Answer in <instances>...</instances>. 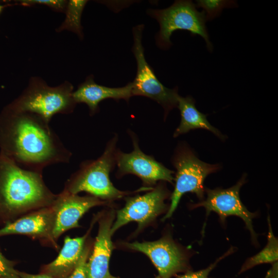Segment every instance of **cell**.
<instances>
[{"label": "cell", "mask_w": 278, "mask_h": 278, "mask_svg": "<svg viewBox=\"0 0 278 278\" xmlns=\"http://www.w3.org/2000/svg\"><path fill=\"white\" fill-rule=\"evenodd\" d=\"M177 107L180 112L181 121L173 133V137L193 130L202 129L211 132L222 141L225 140V136L210 124L207 119V115L196 108L195 100L192 96L183 97L180 96Z\"/></svg>", "instance_id": "obj_17"}, {"label": "cell", "mask_w": 278, "mask_h": 278, "mask_svg": "<svg viewBox=\"0 0 278 278\" xmlns=\"http://www.w3.org/2000/svg\"><path fill=\"white\" fill-rule=\"evenodd\" d=\"M129 134L132 138L133 150L131 152L126 153L117 149L116 155V165L118 168L117 176L134 175L147 186L155 185L159 181L172 183L175 179L172 175L173 171L166 168L153 157L143 152L134 133L129 131Z\"/></svg>", "instance_id": "obj_9"}, {"label": "cell", "mask_w": 278, "mask_h": 278, "mask_svg": "<svg viewBox=\"0 0 278 278\" xmlns=\"http://www.w3.org/2000/svg\"><path fill=\"white\" fill-rule=\"evenodd\" d=\"M195 5L203 9L206 21L218 16L224 8L237 6L235 1L226 0H198Z\"/></svg>", "instance_id": "obj_20"}, {"label": "cell", "mask_w": 278, "mask_h": 278, "mask_svg": "<svg viewBox=\"0 0 278 278\" xmlns=\"http://www.w3.org/2000/svg\"><path fill=\"white\" fill-rule=\"evenodd\" d=\"M4 8V6H3L0 4V14L2 13Z\"/></svg>", "instance_id": "obj_27"}, {"label": "cell", "mask_w": 278, "mask_h": 278, "mask_svg": "<svg viewBox=\"0 0 278 278\" xmlns=\"http://www.w3.org/2000/svg\"><path fill=\"white\" fill-rule=\"evenodd\" d=\"M110 278H119V277H115V276H113L111 275ZM155 278H161V277L159 275V276H157Z\"/></svg>", "instance_id": "obj_28"}, {"label": "cell", "mask_w": 278, "mask_h": 278, "mask_svg": "<svg viewBox=\"0 0 278 278\" xmlns=\"http://www.w3.org/2000/svg\"><path fill=\"white\" fill-rule=\"evenodd\" d=\"M73 86L66 84L56 88L39 84L32 86L9 106L20 112L34 114L49 123L57 114L71 113L76 104Z\"/></svg>", "instance_id": "obj_6"}, {"label": "cell", "mask_w": 278, "mask_h": 278, "mask_svg": "<svg viewBox=\"0 0 278 278\" xmlns=\"http://www.w3.org/2000/svg\"><path fill=\"white\" fill-rule=\"evenodd\" d=\"M125 246L146 255L161 278H171L177 273L188 269L186 254L168 236L151 242L126 243Z\"/></svg>", "instance_id": "obj_11"}, {"label": "cell", "mask_w": 278, "mask_h": 278, "mask_svg": "<svg viewBox=\"0 0 278 278\" xmlns=\"http://www.w3.org/2000/svg\"><path fill=\"white\" fill-rule=\"evenodd\" d=\"M144 25L134 27L132 30L134 44L132 51L137 63L136 76L132 83L133 96H142L158 102L164 110L166 118L170 111L177 107L179 95L178 88L169 89L158 79L152 67L147 62L142 43Z\"/></svg>", "instance_id": "obj_7"}, {"label": "cell", "mask_w": 278, "mask_h": 278, "mask_svg": "<svg viewBox=\"0 0 278 278\" xmlns=\"http://www.w3.org/2000/svg\"><path fill=\"white\" fill-rule=\"evenodd\" d=\"M105 204L107 201L94 196H80L63 190L51 205L54 212V240L65 231L79 227V220L90 208Z\"/></svg>", "instance_id": "obj_12"}, {"label": "cell", "mask_w": 278, "mask_h": 278, "mask_svg": "<svg viewBox=\"0 0 278 278\" xmlns=\"http://www.w3.org/2000/svg\"><path fill=\"white\" fill-rule=\"evenodd\" d=\"M114 213L109 214L99 221V230L92 253L86 264V278H110L109 263L113 246L111 228Z\"/></svg>", "instance_id": "obj_14"}, {"label": "cell", "mask_w": 278, "mask_h": 278, "mask_svg": "<svg viewBox=\"0 0 278 278\" xmlns=\"http://www.w3.org/2000/svg\"><path fill=\"white\" fill-rule=\"evenodd\" d=\"M88 232L82 237L72 238L66 236L59 255L44 266L43 273L54 278H67L81 256Z\"/></svg>", "instance_id": "obj_16"}, {"label": "cell", "mask_w": 278, "mask_h": 278, "mask_svg": "<svg viewBox=\"0 0 278 278\" xmlns=\"http://www.w3.org/2000/svg\"><path fill=\"white\" fill-rule=\"evenodd\" d=\"M235 251L234 247H231L224 254L218 258L215 262L207 268L197 271H187L183 274L176 275V278H208L209 274L215 268L222 259L233 253Z\"/></svg>", "instance_id": "obj_21"}, {"label": "cell", "mask_w": 278, "mask_h": 278, "mask_svg": "<svg viewBox=\"0 0 278 278\" xmlns=\"http://www.w3.org/2000/svg\"><path fill=\"white\" fill-rule=\"evenodd\" d=\"M85 0H70L66 7V18L58 31L68 30L82 36L81 18L83 10L87 3Z\"/></svg>", "instance_id": "obj_19"}, {"label": "cell", "mask_w": 278, "mask_h": 278, "mask_svg": "<svg viewBox=\"0 0 278 278\" xmlns=\"http://www.w3.org/2000/svg\"><path fill=\"white\" fill-rule=\"evenodd\" d=\"M265 278H278L277 262L272 264V266L268 271Z\"/></svg>", "instance_id": "obj_25"}, {"label": "cell", "mask_w": 278, "mask_h": 278, "mask_svg": "<svg viewBox=\"0 0 278 278\" xmlns=\"http://www.w3.org/2000/svg\"><path fill=\"white\" fill-rule=\"evenodd\" d=\"M13 262L7 259L0 251V278H21Z\"/></svg>", "instance_id": "obj_23"}, {"label": "cell", "mask_w": 278, "mask_h": 278, "mask_svg": "<svg viewBox=\"0 0 278 278\" xmlns=\"http://www.w3.org/2000/svg\"><path fill=\"white\" fill-rule=\"evenodd\" d=\"M192 1H176L170 7L164 9H149L147 13L157 20L160 31L155 36L157 45L167 49L171 45L170 37L177 30L190 32L191 35H199L203 38L208 50L213 49L205 26L204 12L198 11Z\"/></svg>", "instance_id": "obj_5"}, {"label": "cell", "mask_w": 278, "mask_h": 278, "mask_svg": "<svg viewBox=\"0 0 278 278\" xmlns=\"http://www.w3.org/2000/svg\"><path fill=\"white\" fill-rule=\"evenodd\" d=\"M246 175H244L235 185L228 188H205L206 198L190 206L192 208L203 207L206 211V217L211 212H215L222 223H224L229 216L240 217L245 222L247 229L250 232L252 241L256 244H257V234L253 229L252 220L256 214L247 208L239 196L240 189L246 182Z\"/></svg>", "instance_id": "obj_8"}, {"label": "cell", "mask_w": 278, "mask_h": 278, "mask_svg": "<svg viewBox=\"0 0 278 278\" xmlns=\"http://www.w3.org/2000/svg\"><path fill=\"white\" fill-rule=\"evenodd\" d=\"M169 194L165 186L160 183L143 195L127 198L124 207L117 212L111 234L130 222H137L138 228H141L153 221L166 210L164 201Z\"/></svg>", "instance_id": "obj_10"}, {"label": "cell", "mask_w": 278, "mask_h": 278, "mask_svg": "<svg viewBox=\"0 0 278 278\" xmlns=\"http://www.w3.org/2000/svg\"><path fill=\"white\" fill-rule=\"evenodd\" d=\"M91 250L90 245L84 246L76 266L67 278H86V264Z\"/></svg>", "instance_id": "obj_22"}, {"label": "cell", "mask_w": 278, "mask_h": 278, "mask_svg": "<svg viewBox=\"0 0 278 278\" xmlns=\"http://www.w3.org/2000/svg\"><path fill=\"white\" fill-rule=\"evenodd\" d=\"M19 274L21 278H54L45 274H31L25 272L19 271Z\"/></svg>", "instance_id": "obj_26"}, {"label": "cell", "mask_w": 278, "mask_h": 278, "mask_svg": "<svg viewBox=\"0 0 278 278\" xmlns=\"http://www.w3.org/2000/svg\"><path fill=\"white\" fill-rule=\"evenodd\" d=\"M57 196L45 185L42 173L22 168L0 154V222L6 224L50 206Z\"/></svg>", "instance_id": "obj_2"}, {"label": "cell", "mask_w": 278, "mask_h": 278, "mask_svg": "<svg viewBox=\"0 0 278 278\" xmlns=\"http://www.w3.org/2000/svg\"><path fill=\"white\" fill-rule=\"evenodd\" d=\"M0 154L22 168L41 173L47 166L69 163L72 155L49 123L9 106L0 115Z\"/></svg>", "instance_id": "obj_1"}, {"label": "cell", "mask_w": 278, "mask_h": 278, "mask_svg": "<svg viewBox=\"0 0 278 278\" xmlns=\"http://www.w3.org/2000/svg\"><path fill=\"white\" fill-rule=\"evenodd\" d=\"M117 141L115 135L107 143L100 157L82 162L79 169L67 180L63 190L73 194L85 192L105 201L130 194L114 187L109 177L110 172L116 164Z\"/></svg>", "instance_id": "obj_3"}, {"label": "cell", "mask_w": 278, "mask_h": 278, "mask_svg": "<svg viewBox=\"0 0 278 278\" xmlns=\"http://www.w3.org/2000/svg\"><path fill=\"white\" fill-rule=\"evenodd\" d=\"M268 234L267 243L259 252L248 258L241 266L238 272L240 274L254 266L263 264H273L278 259V239L274 236L269 216L268 218Z\"/></svg>", "instance_id": "obj_18"}, {"label": "cell", "mask_w": 278, "mask_h": 278, "mask_svg": "<svg viewBox=\"0 0 278 278\" xmlns=\"http://www.w3.org/2000/svg\"><path fill=\"white\" fill-rule=\"evenodd\" d=\"M172 163L177 170L175 185L170 206L163 220L172 215L184 194L192 193L200 201L204 199L205 179L221 168L219 164H210L201 161L185 143H181L177 147Z\"/></svg>", "instance_id": "obj_4"}, {"label": "cell", "mask_w": 278, "mask_h": 278, "mask_svg": "<svg viewBox=\"0 0 278 278\" xmlns=\"http://www.w3.org/2000/svg\"><path fill=\"white\" fill-rule=\"evenodd\" d=\"M20 2L24 6L44 5L60 11L65 9L67 3V1L63 0H25Z\"/></svg>", "instance_id": "obj_24"}, {"label": "cell", "mask_w": 278, "mask_h": 278, "mask_svg": "<svg viewBox=\"0 0 278 278\" xmlns=\"http://www.w3.org/2000/svg\"><path fill=\"white\" fill-rule=\"evenodd\" d=\"M54 212L51 206L32 211L8 222L0 229V236L21 234L48 240L57 247L53 238Z\"/></svg>", "instance_id": "obj_13"}, {"label": "cell", "mask_w": 278, "mask_h": 278, "mask_svg": "<svg viewBox=\"0 0 278 278\" xmlns=\"http://www.w3.org/2000/svg\"><path fill=\"white\" fill-rule=\"evenodd\" d=\"M132 96L131 82L123 87L110 88L95 83L93 76L88 77L85 81L73 92L75 102L76 103H85L89 107L91 115L98 112L99 103L105 99L112 98L119 100L123 99L128 101Z\"/></svg>", "instance_id": "obj_15"}]
</instances>
